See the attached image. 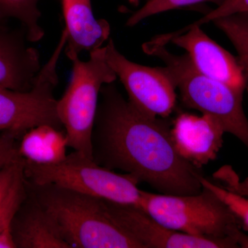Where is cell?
I'll list each match as a JSON object with an SVG mask.
<instances>
[{
	"instance_id": "cell-21",
	"label": "cell",
	"mask_w": 248,
	"mask_h": 248,
	"mask_svg": "<svg viewBox=\"0 0 248 248\" xmlns=\"http://www.w3.org/2000/svg\"><path fill=\"white\" fill-rule=\"evenodd\" d=\"M242 13L248 14V0H225L221 5L217 6L216 9L212 10L204 16V17L190 25L202 27L203 24L213 22L215 19L218 18Z\"/></svg>"
},
{
	"instance_id": "cell-11",
	"label": "cell",
	"mask_w": 248,
	"mask_h": 248,
	"mask_svg": "<svg viewBox=\"0 0 248 248\" xmlns=\"http://www.w3.org/2000/svg\"><path fill=\"white\" fill-rule=\"evenodd\" d=\"M6 22L0 20V87L29 91L42 68L40 53L28 45L24 27L11 29Z\"/></svg>"
},
{
	"instance_id": "cell-16",
	"label": "cell",
	"mask_w": 248,
	"mask_h": 248,
	"mask_svg": "<svg viewBox=\"0 0 248 248\" xmlns=\"http://www.w3.org/2000/svg\"><path fill=\"white\" fill-rule=\"evenodd\" d=\"M41 0H0V20L16 19L25 29L29 42L36 43L43 38L45 30L40 25Z\"/></svg>"
},
{
	"instance_id": "cell-15",
	"label": "cell",
	"mask_w": 248,
	"mask_h": 248,
	"mask_svg": "<svg viewBox=\"0 0 248 248\" xmlns=\"http://www.w3.org/2000/svg\"><path fill=\"white\" fill-rule=\"evenodd\" d=\"M66 133L48 125H38L26 132L18 145V153L26 161L37 164H53L67 156Z\"/></svg>"
},
{
	"instance_id": "cell-2",
	"label": "cell",
	"mask_w": 248,
	"mask_h": 248,
	"mask_svg": "<svg viewBox=\"0 0 248 248\" xmlns=\"http://www.w3.org/2000/svg\"><path fill=\"white\" fill-rule=\"evenodd\" d=\"M32 186L34 200L53 217L71 248H143L112 219L104 200L57 186Z\"/></svg>"
},
{
	"instance_id": "cell-6",
	"label": "cell",
	"mask_w": 248,
	"mask_h": 248,
	"mask_svg": "<svg viewBox=\"0 0 248 248\" xmlns=\"http://www.w3.org/2000/svg\"><path fill=\"white\" fill-rule=\"evenodd\" d=\"M24 174L31 185L57 186L141 209V190L133 176L114 172L78 152L56 164H37L24 159Z\"/></svg>"
},
{
	"instance_id": "cell-5",
	"label": "cell",
	"mask_w": 248,
	"mask_h": 248,
	"mask_svg": "<svg viewBox=\"0 0 248 248\" xmlns=\"http://www.w3.org/2000/svg\"><path fill=\"white\" fill-rule=\"evenodd\" d=\"M141 210L173 231L213 239L243 235L239 221L213 192L203 187L200 193L173 195L141 190ZM240 248V247H239Z\"/></svg>"
},
{
	"instance_id": "cell-17",
	"label": "cell",
	"mask_w": 248,
	"mask_h": 248,
	"mask_svg": "<svg viewBox=\"0 0 248 248\" xmlns=\"http://www.w3.org/2000/svg\"><path fill=\"white\" fill-rule=\"evenodd\" d=\"M227 36L237 52V59L246 78L248 94V14H236L213 22Z\"/></svg>"
},
{
	"instance_id": "cell-7",
	"label": "cell",
	"mask_w": 248,
	"mask_h": 248,
	"mask_svg": "<svg viewBox=\"0 0 248 248\" xmlns=\"http://www.w3.org/2000/svg\"><path fill=\"white\" fill-rule=\"evenodd\" d=\"M65 45L66 37L61 36L29 91L0 87V131L11 132L22 138L28 130L43 124L60 129L62 126L54 91L59 84L58 64Z\"/></svg>"
},
{
	"instance_id": "cell-18",
	"label": "cell",
	"mask_w": 248,
	"mask_h": 248,
	"mask_svg": "<svg viewBox=\"0 0 248 248\" xmlns=\"http://www.w3.org/2000/svg\"><path fill=\"white\" fill-rule=\"evenodd\" d=\"M224 1L225 0H148L146 4L133 13L128 18L126 26L129 27H135L146 18L170 10L182 9L205 2L213 3L218 6Z\"/></svg>"
},
{
	"instance_id": "cell-3",
	"label": "cell",
	"mask_w": 248,
	"mask_h": 248,
	"mask_svg": "<svg viewBox=\"0 0 248 248\" xmlns=\"http://www.w3.org/2000/svg\"><path fill=\"white\" fill-rule=\"evenodd\" d=\"M143 50L164 62L165 71L179 90L186 107L199 110L217 120L248 149V120L243 107L244 93L197 71L187 54L170 53L166 46L145 43Z\"/></svg>"
},
{
	"instance_id": "cell-24",
	"label": "cell",
	"mask_w": 248,
	"mask_h": 248,
	"mask_svg": "<svg viewBox=\"0 0 248 248\" xmlns=\"http://www.w3.org/2000/svg\"><path fill=\"white\" fill-rule=\"evenodd\" d=\"M19 138L20 137L11 132H1L0 134V169L19 155Z\"/></svg>"
},
{
	"instance_id": "cell-4",
	"label": "cell",
	"mask_w": 248,
	"mask_h": 248,
	"mask_svg": "<svg viewBox=\"0 0 248 248\" xmlns=\"http://www.w3.org/2000/svg\"><path fill=\"white\" fill-rule=\"evenodd\" d=\"M71 80L57 112L68 138V147L94 159L93 134L101 89L114 83L117 75L108 63L106 46L90 53L89 60L72 61Z\"/></svg>"
},
{
	"instance_id": "cell-22",
	"label": "cell",
	"mask_w": 248,
	"mask_h": 248,
	"mask_svg": "<svg viewBox=\"0 0 248 248\" xmlns=\"http://www.w3.org/2000/svg\"><path fill=\"white\" fill-rule=\"evenodd\" d=\"M213 176L215 179L222 183V186L227 190L248 197V177L241 181L232 166H224L220 168L214 173Z\"/></svg>"
},
{
	"instance_id": "cell-8",
	"label": "cell",
	"mask_w": 248,
	"mask_h": 248,
	"mask_svg": "<svg viewBox=\"0 0 248 248\" xmlns=\"http://www.w3.org/2000/svg\"><path fill=\"white\" fill-rule=\"evenodd\" d=\"M108 63L115 71L137 110L152 117L168 118L177 104L176 87L164 67H148L130 61L112 39L106 45Z\"/></svg>"
},
{
	"instance_id": "cell-13",
	"label": "cell",
	"mask_w": 248,
	"mask_h": 248,
	"mask_svg": "<svg viewBox=\"0 0 248 248\" xmlns=\"http://www.w3.org/2000/svg\"><path fill=\"white\" fill-rule=\"evenodd\" d=\"M67 38L64 52L71 61L83 52L104 46L110 39V24L97 19L93 14L91 0H61Z\"/></svg>"
},
{
	"instance_id": "cell-9",
	"label": "cell",
	"mask_w": 248,
	"mask_h": 248,
	"mask_svg": "<svg viewBox=\"0 0 248 248\" xmlns=\"http://www.w3.org/2000/svg\"><path fill=\"white\" fill-rule=\"evenodd\" d=\"M170 42L184 49L196 69L204 76L244 93L246 78L237 58L212 40L201 27L188 25L149 41L154 46H166Z\"/></svg>"
},
{
	"instance_id": "cell-25",
	"label": "cell",
	"mask_w": 248,
	"mask_h": 248,
	"mask_svg": "<svg viewBox=\"0 0 248 248\" xmlns=\"http://www.w3.org/2000/svg\"><path fill=\"white\" fill-rule=\"evenodd\" d=\"M0 248H17L13 235L12 226L0 232Z\"/></svg>"
},
{
	"instance_id": "cell-23",
	"label": "cell",
	"mask_w": 248,
	"mask_h": 248,
	"mask_svg": "<svg viewBox=\"0 0 248 248\" xmlns=\"http://www.w3.org/2000/svg\"><path fill=\"white\" fill-rule=\"evenodd\" d=\"M24 169V159L19 155L0 169V204L9 193L18 173Z\"/></svg>"
},
{
	"instance_id": "cell-1",
	"label": "cell",
	"mask_w": 248,
	"mask_h": 248,
	"mask_svg": "<svg viewBox=\"0 0 248 248\" xmlns=\"http://www.w3.org/2000/svg\"><path fill=\"white\" fill-rule=\"evenodd\" d=\"M93 134V156L160 193L190 195L203 189L199 169L178 153L167 118L141 113L113 84L101 89Z\"/></svg>"
},
{
	"instance_id": "cell-10",
	"label": "cell",
	"mask_w": 248,
	"mask_h": 248,
	"mask_svg": "<svg viewBox=\"0 0 248 248\" xmlns=\"http://www.w3.org/2000/svg\"><path fill=\"white\" fill-rule=\"evenodd\" d=\"M109 214L143 248H236L233 239H213L173 231L163 226L141 209L104 200Z\"/></svg>"
},
{
	"instance_id": "cell-20",
	"label": "cell",
	"mask_w": 248,
	"mask_h": 248,
	"mask_svg": "<svg viewBox=\"0 0 248 248\" xmlns=\"http://www.w3.org/2000/svg\"><path fill=\"white\" fill-rule=\"evenodd\" d=\"M202 186L213 192L234 214L237 218L241 228L248 231V197L232 192L216 185L202 176L201 177Z\"/></svg>"
},
{
	"instance_id": "cell-12",
	"label": "cell",
	"mask_w": 248,
	"mask_h": 248,
	"mask_svg": "<svg viewBox=\"0 0 248 248\" xmlns=\"http://www.w3.org/2000/svg\"><path fill=\"white\" fill-rule=\"evenodd\" d=\"M171 133L179 154L200 169L216 159L225 131L210 116L182 112L173 122Z\"/></svg>"
},
{
	"instance_id": "cell-26",
	"label": "cell",
	"mask_w": 248,
	"mask_h": 248,
	"mask_svg": "<svg viewBox=\"0 0 248 248\" xmlns=\"http://www.w3.org/2000/svg\"><path fill=\"white\" fill-rule=\"evenodd\" d=\"M130 4L134 6H138L140 3V0H127Z\"/></svg>"
},
{
	"instance_id": "cell-19",
	"label": "cell",
	"mask_w": 248,
	"mask_h": 248,
	"mask_svg": "<svg viewBox=\"0 0 248 248\" xmlns=\"http://www.w3.org/2000/svg\"><path fill=\"white\" fill-rule=\"evenodd\" d=\"M24 169L16 176L9 193L0 204V232L12 226L15 217L27 199Z\"/></svg>"
},
{
	"instance_id": "cell-14",
	"label": "cell",
	"mask_w": 248,
	"mask_h": 248,
	"mask_svg": "<svg viewBox=\"0 0 248 248\" xmlns=\"http://www.w3.org/2000/svg\"><path fill=\"white\" fill-rule=\"evenodd\" d=\"M32 202H23L13 221L17 248H71L53 217L35 200Z\"/></svg>"
}]
</instances>
